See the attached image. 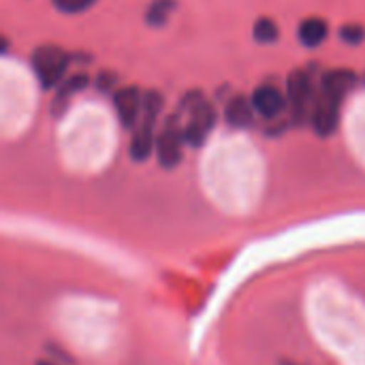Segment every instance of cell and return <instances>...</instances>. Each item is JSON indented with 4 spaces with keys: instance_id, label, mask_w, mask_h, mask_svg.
Segmentation results:
<instances>
[{
    "instance_id": "6da1fadb",
    "label": "cell",
    "mask_w": 365,
    "mask_h": 365,
    "mask_svg": "<svg viewBox=\"0 0 365 365\" xmlns=\"http://www.w3.org/2000/svg\"><path fill=\"white\" fill-rule=\"evenodd\" d=\"M165 101L163 94L156 90H148L143 92V113L139 124L133 130V139H130V158L137 163L148 160L154 150H156V122H158V113L163 109Z\"/></svg>"
},
{
    "instance_id": "7a4b0ae2",
    "label": "cell",
    "mask_w": 365,
    "mask_h": 365,
    "mask_svg": "<svg viewBox=\"0 0 365 365\" xmlns=\"http://www.w3.org/2000/svg\"><path fill=\"white\" fill-rule=\"evenodd\" d=\"M68 66V53L58 45H41L32 51V71L43 90L58 88Z\"/></svg>"
},
{
    "instance_id": "3957f363",
    "label": "cell",
    "mask_w": 365,
    "mask_h": 365,
    "mask_svg": "<svg viewBox=\"0 0 365 365\" xmlns=\"http://www.w3.org/2000/svg\"><path fill=\"white\" fill-rule=\"evenodd\" d=\"M186 139H184V124L180 122V115H171L167 118L165 126L160 128V133L156 135V158L158 165L165 169H175L182 163V148H184Z\"/></svg>"
},
{
    "instance_id": "277c9868",
    "label": "cell",
    "mask_w": 365,
    "mask_h": 365,
    "mask_svg": "<svg viewBox=\"0 0 365 365\" xmlns=\"http://www.w3.org/2000/svg\"><path fill=\"white\" fill-rule=\"evenodd\" d=\"M287 96H289V105H291V118L295 124H304L306 120L312 118V109H314V88H312V79L306 71H295L289 75L287 79Z\"/></svg>"
},
{
    "instance_id": "5b68a950",
    "label": "cell",
    "mask_w": 365,
    "mask_h": 365,
    "mask_svg": "<svg viewBox=\"0 0 365 365\" xmlns=\"http://www.w3.org/2000/svg\"><path fill=\"white\" fill-rule=\"evenodd\" d=\"M218 122V111L210 101H201L195 109L186 113L184 122V139L190 148H201L210 139L214 126Z\"/></svg>"
},
{
    "instance_id": "8992f818",
    "label": "cell",
    "mask_w": 365,
    "mask_h": 365,
    "mask_svg": "<svg viewBox=\"0 0 365 365\" xmlns=\"http://www.w3.org/2000/svg\"><path fill=\"white\" fill-rule=\"evenodd\" d=\"M113 109L118 115V122L126 130H135V126L141 120L143 113V92L137 86H126L115 90L113 94Z\"/></svg>"
},
{
    "instance_id": "52a82bcc",
    "label": "cell",
    "mask_w": 365,
    "mask_h": 365,
    "mask_svg": "<svg viewBox=\"0 0 365 365\" xmlns=\"http://www.w3.org/2000/svg\"><path fill=\"white\" fill-rule=\"evenodd\" d=\"M340 103L329 98L327 94H323L321 90L317 92V101H314V109H312V126L317 130L319 137H329L336 133L338 122H340Z\"/></svg>"
},
{
    "instance_id": "ba28073f",
    "label": "cell",
    "mask_w": 365,
    "mask_h": 365,
    "mask_svg": "<svg viewBox=\"0 0 365 365\" xmlns=\"http://www.w3.org/2000/svg\"><path fill=\"white\" fill-rule=\"evenodd\" d=\"M250 101H252V107H255L257 115H261L265 120H278L280 113L287 109V103H289L287 96L276 86H269V83L257 88L252 92Z\"/></svg>"
},
{
    "instance_id": "9c48e42d",
    "label": "cell",
    "mask_w": 365,
    "mask_h": 365,
    "mask_svg": "<svg viewBox=\"0 0 365 365\" xmlns=\"http://www.w3.org/2000/svg\"><path fill=\"white\" fill-rule=\"evenodd\" d=\"M357 75L349 68H338V71H329L323 75L321 79V92L327 94L329 98L338 101L340 105L344 103V98L349 96V92L355 90L357 86Z\"/></svg>"
},
{
    "instance_id": "30bf717a",
    "label": "cell",
    "mask_w": 365,
    "mask_h": 365,
    "mask_svg": "<svg viewBox=\"0 0 365 365\" xmlns=\"http://www.w3.org/2000/svg\"><path fill=\"white\" fill-rule=\"evenodd\" d=\"M88 83H90V79H88V75H83V73H77V75H71L68 79H64V81L56 88V94H53V101H51V107H49L51 115L60 118V115L68 109L73 96H77L79 92H83V90L88 88Z\"/></svg>"
},
{
    "instance_id": "8fae6325",
    "label": "cell",
    "mask_w": 365,
    "mask_h": 365,
    "mask_svg": "<svg viewBox=\"0 0 365 365\" xmlns=\"http://www.w3.org/2000/svg\"><path fill=\"white\" fill-rule=\"evenodd\" d=\"M255 107L252 101L246 96H233L225 107V120L233 128H250L255 124Z\"/></svg>"
},
{
    "instance_id": "7c38bea8",
    "label": "cell",
    "mask_w": 365,
    "mask_h": 365,
    "mask_svg": "<svg viewBox=\"0 0 365 365\" xmlns=\"http://www.w3.org/2000/svg\"><path fill=\"white\" fill-rule=\"evenodd\" d=\"M327 34H329V26L321 17H308V19H304L302 26H299V30H297V36H299L302 45L308 47V49L319 47L327 38Z\"/></svg>"
},
{
    "instance_id": "4fadbf2b",
    "label": "cell",
    "mask_w": 365,
    "mask_h": 365,
    "mask_svg": "<svg viewBox=\"0 0 365 365\" xmlns=\"http://www.w3.org/2000/svg\"><path fill=\"white\" fill-rule=\"evenodd\" d=\"M175 9V0H154L145 11V21L152 28H160L169 21L171 13Z\"/></svg>"
},
{
    "instance_id": "5bb4252c",
    "label": "cell",
    "mask_w": 365,
    "mask_h": 365,
    "mask_svg": "<svg viewBox=\"0 0 365 365\" xmlns=\"http://www.w3.org/2000/svg\"><path fill=\"white\" fill-rule=\"evenodd\" d=\"M255 41L257 43H263V45H269V43H276L278 41V26L274 19L269 17H261L257 24H255Z\"/></svg>"
},
{
    "instance_id": "9a60e30c",
    "label": "cell",
    "mask_w": 365,
    "mask_h": 365,
    "mask_svg": "<svg viewBox=\"0 0 365 365\" xmlns=\"http://www.w3.org/2000/svg\"><path fill=\"white\" fill-rule=\"evenodd\" d=\"M51 4L64 15H79L96 4V0H51Z\"/></svg>"
},
{
    "instance_id": "2e32d148",
    "label": "cell",
    "mask_w": 365,
    "mask_h": 365,
    "mask_svg": "<svg viewBox=\"0 0 365 365\" xmlns=\"http://www.w3.org/2000/svg\"><path fill=\"white\" fill-rule=\"evenodd\" d=\"M340 38L349 45H359L365 41V28L359 24H349L340 28Z\"/></svg>"
},
{
    "instance_id": "e0dca14e",
    "label": "cell",
    "mask_w": 365,
    "mask_h": 365,
    "mask_svg": "<svg viewBox=\"0 0 365 365\" xmlns=\"http://www.w3.org/2000/svg\"><path fill=\"white\" fill-rule=\"evenodd\" d=\"M118 83V77L113 75V73H101L98 77H96V88L101 90V92H109V90H113V86Z\"/></svg>"
},
{
    "instance_id": "ac0fdd59",
    "label": "cell",
    "mask_w": 365,
    "mask_h": 365,
    "mask_svg": "<svg viewBox=\"0 0 365 365\" xmlns=\"http://www.w3.org/2000/svg\"><path fill=\"white\" fill-rule=\"evenodd\" d=\"M36 365H58V364H53V361H38Z\"/></svg>"
},
{
    "instance_id": "d6986e66",
    "label": "cell",
    "mask_w": 365,
    "mask_h": 365,
    "mask_svg": "<svg viewBox=\"0 0 365 365\" xmlns=\"http://www.w3.org/2000/svg\"><path fill=\"white\" fill-rule=\"evenodd\" d=\"M282 365H297V364H291V361H284V364Z\"/></svg>"
}]
</instances>
